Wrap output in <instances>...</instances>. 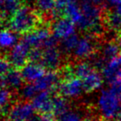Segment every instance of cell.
I'll return each instance as SVG.
<instances>
[{"label":"cell","mask_w":121,"mask_h":121,"mask_svg":"<svg viewBox=\"0 0 121 121\" xmlns=\"http://www.w3.org/2000/svg\"><path fill=\"white\" fill-rule=\"evenodd\" d=\"M42 17L37 10L22 3L8 22V29L17 34H27L40 26Z\"/></svg>","instance_id":"obj_1"},{"label":"cell","mask_w":121,"mask_h":121,"mask_svg":"<svg viewBox=\"0 0 121 121\" xmlns=\"http://www.w3.org/2000/svg\"><path fill=\"white\" fill-rule=\"evenodd\" d=\"M99 109L105 118L117 119L121 116V101L110 90L102 91L99 99Z\"/></svg>","instance_id":"obj_2"},{"label":"cell","mask_w":121,"mask_h":121,"mask_svg":"<svg viewBox=\"0 0 121 121\" xmlns=\"http://www.w3.org/2000/svg\"><path fill=\"white\" fill-rule=\"evenodd\" d=\"M30 49L31 48L22 40L10 49L7 58L13 66V69H22L29 62L28 56Z\"/></svg>","instance_id":"obj_3"},{"label":"cell","mask_w":121,"mask_h":121,"mask_svg":"<svg viewBox=\"0 0 121 121\" xmlns=\"http://www.w3.org/2000/svg\"><path fill=\"white\" fill-rule=\"evenodd\" d=\"M51 27L47 26H40L35 30L23 35L21 39L30 48H40L43 49L45 41L52 35Z\"/></svg>","instance_id":"obj_4"},{"label":"cell","mask_w":121,"mask_h":121,"mask_svg":"<svg viewBox=\"0 0 121 121\" xmlns=\"http://www.w3.org/2000/svg\"><path fill=\"white\" fill-rule=\"evenodd\" d=\"M97 39L87 35L79 40L78 45L73 51V55L77 59H85L91 58L96 54L98 44Z\"/></svg>","instance_id":"obj_5"},{"label":"cell","mask_w":121,"mask_h":121,"mask_svg":"<svg viewBox=\"0 0 121 121\" xmlns=\"http://www.w3.org/2000/svg\"><path fill=\"white\" fill-rule=\"evenodd\" d=\"M50 27L53 35L58 40H64L75 33V23L67 17L57 18Z\"/></svg>","instance_id":"obj_6"},{"label":"cell","mask_w":121,"mask_h":121,"mask_svg":"<svg viewBox=\"0 0 121 121\" xmlns=\"http://www.w3.org/2000/svg\"><path fill=\"white\" fill-rule=\"evenodd\" d=\"M35 110L32 103L25 100L12 105L8 115L11 121L28 120L35 115Z\"/></svg>","instance_id":"obj_7"},{"label":"cell","mask_w":121,"mask_h":121,"mask_svg":"<svg viewBox=\"0 0 121 121\" xmlns=\"http://www.w3.org/2000/svg\"><path fill=\"white\" fill-rule=\"evenodd\" d=\"M83 90L82 82L77 77L61 81L56 93L64 97H77L82 94Z\"/></svg>","instance_id":"obj_8"},{"label":"cell","mask_w":121,"mask_h":121,"mask_svg":"<svg viewBox=\"0 0 121 121\" xmlns=\"http://www.w3.org/2000/svg\"><path fill=\"white\" fill-rule=\"evenodd\" d=\"M62 63V52L57 47L43 49L40 63L47 71H58Z\"/></svg>","instance_id":"obj_9"},{"label":"cell","mask_w":121,"mask_h":121,"mask_svg":"<svg viewBox=\"0 0 121 121\" xmlns=\"http://www.w3.org/2000/svg\"><path fill=\"white\" fill-rule=\"evenodd\" d=\"M60 82L61 78L58 71H47L40 79L34 83L40 92L44 91H57Z\"/></svg>","instance_id":"obj_10"},{"label":"cell","mask_w":121,"mask_h":121,"mask_svg":"<svg viewBox=\"0 0 121 121\" xmlns=\"http://www.w3.org/2000/svg\"><path fill=\"white\" fill-rule=\"evenodd\" d=\"M53 92L54 91H40L34 97L31 103L35 111L39 112V114L53 113V110H54Z\"/></svg>","instance_id":"obj_11"},{"label":"cell","mask_w":121,"mask_h":121,"mask_svg":"<svg viewBox=\"0 0 121 121\" xmlns=\"http://www.w3.org/2000/svg\"><path fill=\"white\" fill-rule=\"evenodd\" d=\"M47 70L39 63L28 62L21 69L23 79L26 82H35L46 73Z\"/></svg>","instance_id":"obj_12"},{"label":"cell","mask_w":121,"mask_h":121,"mask_svg":"<svg viewBox=\"0 0 121 121\" xmlns=\"http://www.w3.org/2000/svg\"><path fill=\"white\" fill-rule=\"evenodd\" d=\"M102 74L104 78L110 84L121 79V65L117 58L110 60L102 69Z\"/></svg>","instance_id":"obj_13"},{"label":"cell","mask_w":121,"mask_h":121,"mask_svg":"<svg viewBox=\"0 0 121 121\" xmlns=\"http://www.w3.org/2000/svg\"><path fill=\"white\" fill-rule=\"evenodd\" d=\"M6 83V87L13 91H18L24 86V79L22 75L21 71L18 69H13L8 74L3 76Z\"/></svg>","instance_id":"obj_14"},{"label":"cell","mask_w":121,"mask_h":121,"mask_svg":"<svg viewBox=\"0 0 121 121\" xmlns=\"http://www.w3.org/2000/svg\"><path fill=\"white\" fill-rule=\"evenodd\" d=\"M82 82L84 91L89 93L92 92L93 91L100 87L102 82H103V80H102L101 75L100 74L98 70L94 69L87 76H86L83 79H82Z\"/></svg>","instance_id":"obj_15"},{"label":"cell","mask_w":121,"mask_h":121,"mask_svg":"<svg viewBox=\"0 0 121 121\" xmlns=\"http://www.w3.org/2000/svg\"><path fill=\"white\" fill-rule=\"evenodd\" d=\"M120 47L116 42V40H109L105 42L102 46L101 55L100 57L106 63L118 57L120 54Z\"/></svg>","instance_id":"obj_16"},{"label":"cell","mask_w":121,"mask_h":121,"mask_svg":"<svg viewBox=\"0 0 121 121\" xmlns=\"http://www.w3.org/2000/svg\"><path fill=\"white\" fill-rule=\"evenodd\" d=\"M18 34L13 32L9 29H3L0 30V48L13 49L18 43Z\"/></svg>","instance_id":"obj_17"},{"label":"cell","mask_w":121,"mask_h":121,"mask_svg":"<svg viewBox=\"0 0 121 121\" xmlns=\"http://www.w3.org/2000/svg\"><path fill=\"white\" fill-rule=\"evenodd\" d=\"M53 103H54V110L53 113L55 116H61L64 114L69 111V102L66 97L62 96L58 93H54L53 96Z\"/></svg>","instance_id":"obj_18"},{"label":"cell","mask_w":121,"mask_h":121,"mask_svg":"<svg viewBox=\"0 0 121 121\" xmlns=\"http://www.w3.org/2000/svg\"><path fill=\"white\" fill-rule=\"evenodd\" d=\"M82 13L81 11V8L76 3H69L66 4L65 8L63 12V17H67L71 19L75 24L78 22L81 19Z\"/></svg>","instance_id":"obj_19"},{"label":"cell","mask_w":121,"mask_h":121,"mask_svg":"<svg viewBox=\"0 0 121 121\" xmlns=\"http://www.w3.org/2000/svg\"><path fill=\"white\" fill-rule=\"evenodd\" d=\"M56 3L57 0H36L35 7L38 13L49 14L51 17L52 13L56 8Z\"/></svg>","instance_id":"obj_20"},{"label":"cell","mask_w":121,"mask_h":121,"mask_svg":"<svg viewBox=\"0 0 121 121\" xmlns=\"http://www.w3.org/2000/svg\"><path fill=\"white\" fill-rule=\"evenodd\" d=\"M79 40L80 39H78V35L77 34H73L70 36L62 40L59 49L64 54V53L65 54H69L71 51H74L75 48L77 47L78 42H79Z\"/></svg>","instance_id":"obj_21"},{"label":"cell","mask_w":121,"mask_h":121,"mask_svg":"<svg viewBox=\"0 0 121 121\" xmlns=\"http://www.w3.org/2000/svg\"><path fill=\"white\" fill-rule=\"evenodd\" d=\"M73 69L74 76L80 78L81 80L83 79L86 76H87L91 71L96 69L93 68L92 65L85 62H79L74 64V65H73Z\"/></svg>","instance_id":"obj_22"},{"label":"cell","mask_w":121,"mask_h":121,"mask_svg":"<svg viewBox=\"0 0 121 121\" xmlns=\"http://www.w3.org/2000/svg\"><path fill=\"white\" fill-rule=\"evenodd\" d=\"M38 93L39 91L34 82H26V84L24 85L21 89V96L26 101L29 100H33Z\"/></svg>","instance_id":"obj_23"},{"label":"cell","mask_w":121,"mask_h":121,"mask_svg":"<svg viewBox=\"0 0 121 121\" xmlns=\"http://www.w3.org/2000/svg\"><path fill=\"white\" fill-rule=\"evenodd\" d=\"M12 99V92L8 88H0V109L9 105Z\"/></svg>","instance_id":"obj_24"},{"label":"cell","mask_w":121,"mask_h":121,"mask_svg":"<svg viewBox=\"0 0 121 121\" xmlns=\"http://www.w3.org/2000/svg\"><path fill=\"white\" fill-rule=\"evenodd\" d=\"M12 64H10L8 58L0 55V77L5 76L12 70Z\"/></svg>","instance_id":"obj_25"},{"label":"cell","mask_w":121,"mask_h":121,"mask_svg":"<svg viewBox=\"0 0 121 121\" xmlns=\"http://www.w3.org/2000/svg\"><path fill=\"white\" fill-rule=\"evenodd\" d=\"M81 115L74 111H68L58 118L57 121H82Z\"/></svg>","instance_id":"obj_26"},{"label":"cell","mask_w":121,"mask_h":121,"mask_svg":"<svg viewBox=\"0 0 121 121\" xmlns=\"http://www.w3.org/2000/svg\"><path fill=\"white\" fill-rule=\"evenodd\" d=\"M43 54V49L40 48H32L29 53L28 59L29 62L40 63Z\"/></svg>","instance_id":"obj_27"},{"label":"cell","mask_w":121,"mask_h":121,"mask_svg":"<svg viewBox=\"0 0 121 121\" xmlns=\"http://www.w3.org/2000/svg\"><path fill=\"white\" fill-rule=\"evenodd\" d=\"M110 91L117 96V98L121 101V79L111 84Z\"/></svg>","instance_id":"obj_28"},{"label":"cell","mask_w":121,"mask_h":121,"mask_svg":"<svg viewBox=\"0 0 121 121\" xmlns=\"http://www.w3.org/2000/svg\"><path fill=\"white\" fill-rule=\"evenodd\" d=\"M54 113L39 114V121H57Z\"/></svg>","instance_id":"obj_29"},{"label":"cell","mask_w":121,"mask_h":121,"mask_svg":"<svg viewBox=\"0 0 121 121\" xmlns=\"http://www.w3.org/2000/svg\"><path fill=\"white\" fill-rule=\"evenodd\" d=\"M85 1L88 2L89 3H91V4H93V5H96V6L105 8V0H85Z\"/></svg>","instance_id":"obj_30"},{"label":"cell","mask_w":121,"mask_h":121,"mask_svg":"<svg viewBox=\"0 0 121 121\" xmlns=\"http://www.w3.org/2000/svg\"><path fill=\"white\" fill-rule=\"evenodd\" d=\"M107 3L110 5H114V6H116L121 1V0H105Z\"/></svg>","instance_id":"obj_31"},{"label":"cell","mask_w":121,"mask_h":121,"mask_svg":"<svg viewBox=\"0 0 121 121\" xmlns=\"http://www.w3.org/2000/svg\"><path fill=\"white\" fill-rule=\"evenodd\" d=\"M115 12L121 16V1L115 6Z\"/></svg>","instance_id":"obj_32"},{"label":"cell","mask_w":121,"mask_h":121,"mask_svg":"<svg viewBox=\"0 0 121 121\" xmlns=\"http://www.w3.org/2000/svg\"><path fill=\"white\" fill-rule=\"evenodd\" d=\"M5 8V1L4 0H0V14L3 12Z\"/></svg>","instance_id":"obj_33"},{"label":"cell","mask_w":121,"mask_h":121,"mask_svg":"<svg viewBox=\"0 0 121 121\" xmlns=\"http://www.w3.org/2000/svg\"><path fill=\"white\" fill-rule=\"evenodd\" d=\"M96 121H117L115 119H109V118H105V117H100V119H98Z\"/></svg>","instance_id":"obj_34"},{"label":"cell","mask_w":121,"mask_h":121,"mask_svg":"<svg viewBox=\"0 0 121 121\" xmlns=\"http://www.w3.org/2000/svg\"><path fill=\"white\" fill-rule=\"evenodd\" d=\"M116 42L118 43V45H120V49H121V33H117Z\"/></svg>","instance_id":"obj_35"},{"label":"cell","mask_w":121,"mask_h":121,"mask_svg":"<svg viewBox=\"0 0 121 121\" xmlns=\"http://www.w3.org/2000/svg\"><path fill=\"white\" fill-rule=\"evenodd\" d=\"M117 59H118L119 63H120V64L121 65V53H120V54L118 55V57H117Z\"/></svg>","instance_id":"obj_36"},{"label":"cell","mask_w":121,"mask_h":121,"mask_svg":"<svg viewBox=\"0 0 121 121\" xmlns=\"http://www.w3.org/2000/svg\"><path fill=\"white\" fill-rule=\"evenodd\" d=\"M3 23H4V21H3V18H2L1 17H0V25H3Z\"/></svg>","instance_id":"obj_37"},{"label":"cell","mask_w":121,"mask_h":121,"mask_svg":"<svg viewBox=\"0 0 121 121\" xmlns=\"http://www.w3.org/2000/svg\"><path fill=\"white\" fill-rule=\"evenodd\" d=\"M2 115H3V110H2V109H0V116H1Z\"/></svg>","instance_id":"obj_38"},{"label":"cell","mask_w":121,"mask_h":121,"mask_svg":"<svg viewBox=\"0 0 121 121\" xmlns=\"http://www.w3.org/2000/svg\"><path fill=\"white\" fill-rule=\"evenodd\" d=\"M2 121H11V120H10L9 119H6V120H3Z\"/></svg>","instance_id":"obj_39"}]
</instances>
